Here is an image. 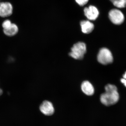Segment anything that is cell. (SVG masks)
I'll return each instance as SVG.
<instances>
[{
    "label": "cell",
    "mask_w": 126,
    "mask_h": 126,
    "mask_svg": "<svg viewBox=\"0 0 126 126\" xmlns=\"http://www.w3.org/2000/svg\"><path fill=\"white\" fill-rule=\"evenodd\" d=\"M108 18L112 24L117 25H121L125 20L124 14L117 8L112 9L109 11Z\"/></svg>",
    "instance_id": "obj_3"
},
{
    "label": "cell",
    "mask_w": 126,
    "mask_h": 126,
    "mask_svg": "<svg viewBox=\"0 0 126 126\" xmlns=\"http://www.w3.org/2000/svg\"><path fill=\"white\" fill-rule=\"evenodd\" d=\"M83 12L86 18L90 21L96 20L99 15L98 9L95 6L93 5H90L88 7H84Z\"/></svg>",
    "instance_id": "obj_5"
},
{
    "label": "cell",
    "mask_w": 126,
    "mask_h": 126,
    "mask_svg": "<svg viewBox=\"0 0 126 126\" xmlns=\"http://www.w3.org/2000/svg\"><path fill=\"white\" fill-rule=\"evenodd\" d=\"M121 81L122 83L123 84L124 86L126 87V79L124 78H123L121 79Z\"/></svg>",
    "instance_id": "obj_14"
},
{
    "label": "cell",
    "mask_w": 126,
    "mask_h": 126,
    "mask_svg": "<svg viewBox=\"0 0 126 126\" xmlns=\"http://www.w3.org/2000/svg\"><path fill=\"white\" fill-rule=\"evenodd\" d=\"M12 24V23H11V21L9 20H5L2 23V26L3 29H7L8 27H10Z\"/></svg>",
    "instance_id": "obj_13"
},
{
    "label": "cell",
    "mask_w": 126,
    "mask_h": 126,
    "mask_svg": "<svg viewBox=\"0 0 126 126\" xmlns=\"http://www.w3.org/2000/svg\"><path fill=\"white\" fill-rule=\"evenodd\" d=\"M123 78L126 79V73H125V74L123 75Z\"/></svg>",
    "instance_id": "obj_16"
},
{
    "label": "cell",
    "mask_w": 126,
    "mask_h": 126,
    "mask_svg": "<svg viewBox=\"0 0 126 126\" xmlns=\"http://www.w3.org/2000/svg\"><path fill=\"white\" fill-rule=\"evenodd\" d=\"M113 5L117 9L126 7V0H109Z\"/></svg>",
    "instance_id": "obj_11"
},
{
    "label": "cell",
    "mask_w": 126,
    "mask_h": 126,
    "mask_svg": "<svg viewBox=\"0 0 126 126\" xmlns=\"http://www.w3.org/2000/svg\"><path fill=\"white\" fill-rule=\"evenodd\" d=\"M98 61L103 65H107L112 63V54L108 49L103 48L100 49L97 57Z\"/></svg>",
    "instance_id": "obj_4"
},
{
    "label": "cell",
    "mask_w": 126,
    "mask_h": 126,
    "mask_svg": "<svg viewBox=\"0 0 126 126\" xmlns=\"http://www.w3.org/2000/svg\"><path fill=\"white\" fill-rule=\"evenodd\" d=\"M86 51L87 47L86 44L83 42H79L74 45L69 55L75 59L81 60L83 59Z\"/></svg>",
    "instance_id": "obj_2"
},
{
    "label": "cell",
    "mask_w": 126,
    "mask_h": 126,
    "mask_svg": "<svg viewBox=\"0 0 126 126\" xmlns=\"http://www.w3.org/2000/svg\"><path fill=\"white\" fill-rule=\"evenodd\" d=\"M19 29L17 25L12 23L10 26L7 29H4L3 32L5 35L9 36H12L18 33Z\"/></svg>",
    "instance_id": "obj_10"
},
{
    "label": "cell",
    "mask_w": 126,
    "mask_h": 126,
    "mask_svg": "<svg viewBox=\"0 0 126 126\" xmlns=\"http://www.w3.org/2000/svg\"><path fill=\"white\" fill-rule=\"evenodd\" d=\"M40 110L43 114L46 116H51L54 112V108L51 102L44 101L40 106Z\"/></svg>",
    "instance_id": "obj_7"
},
{
    "label": "cell",
    "mask_w": 126,
    "mask_h": 126,
    "mask_svg": "<svg viewBox=\"0 0 126 126\" xmlns=\"http://www.w3.org/2000/svg\"><path fill=\"white\" fill-rule=\"evenodd\" d=\"M119 99L118 90L106 91L100 96V101L106 106H111L117 103Z\"/></svg>",
    "instance_id": "obj_1"
},
{
    "label": "cell",
    "mask_w": 126,
    "mask_h": 126,
    "mask_svg": "<svg viewBox=\"0 0 126 126\" xmlns=\"http://www.w3.org/2000/svg\"><path fill=\"white\" fill-rule=\"evenodd\" d=\"M89 0H75V2L80 7H83L87 4Z\"/></svg>",
    "instance_id": "obj_12"
},
{
    "label": "cell",
    "mask_w": 126,
    "mask_h": 126,
    "mask_svg": "<svg viewBox=\"0 0 126 126\" xmlns=\"http://www.w3.org/2000/svg\"><path fill=\"white\" fill-rule=\"evenodd\" d=\"M13 7L11 3L8 2L0 3V16L1 17H8L13 13Z\"/></svg>",
    "instance_id": "obj_6"
},
{
    "label": "cell",
    "mask_w": 126,
    "mask_h": 126,
    "mask_svg": "<svg viewBox=\"0 0 126 126\" xmlns=\"http://www.w3.org/2000/svg\"><path fill=\"white\" fill-rule=\"evenodd\" d=\"M81 31L83 33L88 34L92 32L94 30V24L89 20H81L80 22Z\"/></svg>",
    "instance_id": "obj_8"
},
{
    "label": "cell",
    "mask_w": 126,
    "mask_h": 126,
    "mask_svg": "<svg viewBox=\"0 0 126 126\" xmlns=\"http://www.w3.org/2000/svg\"><path fill=\"white\" fill-rule=\"evenodd\" d=\"M2 94H3V91L2 89L0 88V96L2 95Z\"/></svg>",
    "instance_id": "obj_15"
},
{
    "label": "cell",
    "mask_w": 126,
    "mask_h": 126,
    "mask_svg": "<svg viewBox=\"0 0 126 126\" xmlns=\"http://www.w3.org/2000/svg\"><path fill=\"white\" fill-rule=\"evenodd\" d=\"M81 88L84 93L88 96H92L94 94V88L89 81H83L81 84Z\"/></svg>",
    "instance_id": "obj_9"
}]
</instances>
